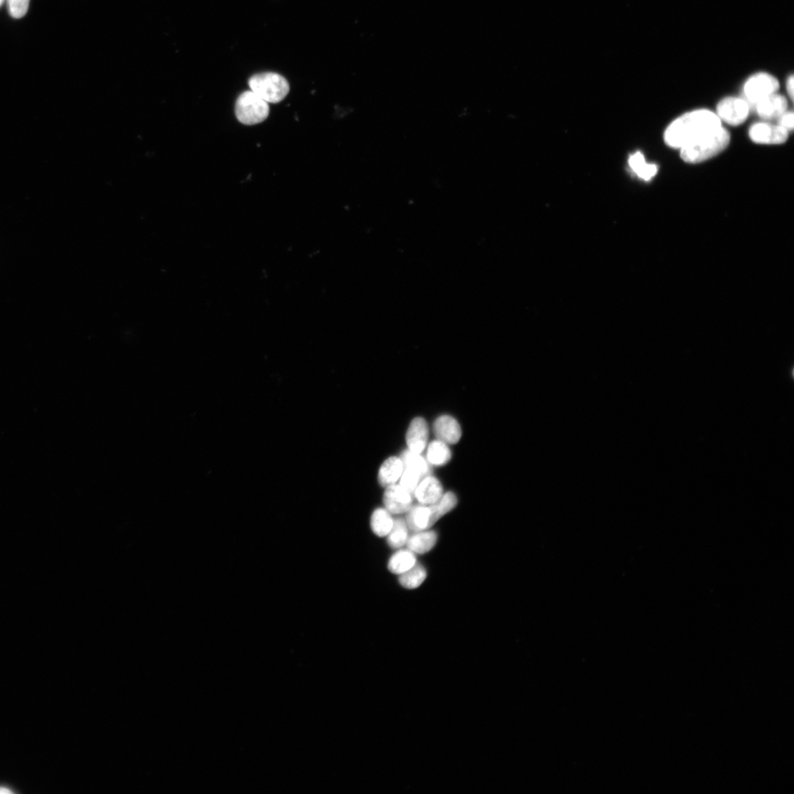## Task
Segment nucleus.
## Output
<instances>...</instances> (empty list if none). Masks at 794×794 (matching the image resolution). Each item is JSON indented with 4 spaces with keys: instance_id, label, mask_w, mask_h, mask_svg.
Segmentation results:
<instances>
[{
    "instance_id": "obj_20",
    "label": "nucleus",
    "mask_w": 794,
    "mask_h": 794,
    "mask_svg": "<svg viewBox=\"0 0 794 794\" xmlns=\"http://www.w3.org/2000/svg\"><path fill=\"white\" fill-rule=\"evenodd\" d=\"M394 525L391 513L387 509L378 508L372 513L371 527L372 531L379 537L388 536Z\"/></svg>"
},
{
    "instance_id": "obj_25",
    "label": "nucleus",
    "mask_w": 794,
    "mask_h": 794,
    "mask_svg": "<svg viewBox=\"0 0 794 794\" xmlns=\"http://www.w3.org/2000/svg\"><path fill=\"white\" fill-rule=\"evenodd\" d=\"M8 9L14 19H21L28 11L30 0H7Z\"/></svg>"
},
{
    "instance_id": "obj_22",
    "label": "nucleus",
    "mask_w": 794,
    "mask_h": 794,
    "mask_svg": "<svg viewBox=\"0 0 794 794\" xmlns=\"http://www.w3.org/2000/svg\"><path fill=\"white\" fill-rule=\"evenodd\" d=\"M428 461L433 465L443 466L452 459V452L447 444L437 440L431 442L428 449Z\"/></svg>"
},
{
    "instance_id": "obj_12",
    "label": "nucleus",
    "mask_w": 794,
    "mask_h": 794,
    "mask_svg": "<svg viewBox=\"0 0 794 794\" xmlns=\"http://www.w3.org/2000/svg\"><path fill=\"white\" fill-rule=\"evenodd\" d=\"M428 426L423 418H416L409 428L406 441L409 449L420 454L424 451L428 440Z\"/></svg>"
},
{
    "instance_id": "obj_7",
    "label": "nucleus",
    "mask_w": 794,
    "mask_h": 794,
    "mask_svg": "<svg viewBox=\"0 0 794 794\" xmlns=\"http://www.w3.org/2000/svg\"><path fill=\"white\" fill-rule=\"evenodd\" d=\"M789 132L780 125L759 122L751 126L749 136L751 140L760 144H781L788 138Z\"/></svg>"
},
{
    "instance_id": "obj_14",
    "label": "nucleus",
    "mask_w": 794,
    "mask_h": 794,
    "mask_svg": "<svg viewBox=\"0 0 794 794\" xmlns=\"http://www.w3.org/2000/svg\"><path fill=\"white\" fill-rule=\"evenodd\" d=\"M403 469V463L400 459L397 457L388 459L382 464L378 474V480L381 486L388 487L395 484L401 478Z\"/></svg>"
},
{
    "instance_id": "obj_19",
    "label": "nucleus",
    "mask_w": 794,
    "mask_h": 794,
    "mask_svg": "<svg viewBox=\"0 0 794 794\" xmlns=\"http://www.w3.org/2000/svg\"><path fill=\"white\" fill-rule=\"evenodd\" d=\"M628 163L630 169L645 181H651L658 171L655 165L646 163L644 156L640 152L631 155Z\"/></svg>"
},
{
    "instance_id": "obj_26",
    "label": "nucleus",
    "mask_w": 794,
    "mask_h": 794,
    "mask_svg": "<svg viewBox=\"0 0 794 794\" xmlns=\"http://www.w3.org/2000/svg\"><path fill=\"white\" fill-rule=\"evenodd\" d=\"M793 120V111L786 110L783 115L779 118V125L786 129L788 132H792L794 126Z\"/></svg>"
},
{
    "instance_id": "obj_18",
    "label": "nucleus",
    "mask_w": 794,
    "mask_h": 794,
    "mask_svg": "<svg viewBox=\"0 0 794 794\" xmlns=\"http://www.w3.org/2000/svg\"><path fill=\"white\" fill-rule=\"evenodd\" d=\"M457 504L458 499L456 494L452 492H447L443 494L442 498L437 501L435 504L428 506L431 527L439 521L442 516L455 508Z\"/></svg>"
},
{
    "instance_id": "obj_8",
    "label": "nucleus",
    "mask_w": 794,
    "mask_h": 794,
    "mask_svg": "<svg viewBox=\"0 0 794 794\" xmlns=\"http://www.w3.org/2000/svg\"><path fill=\"white\" fill-rule=\"evenodd\" d=\"M383 502L386 509L393 514L408 513L413 506L412 494L400 485L386 487Z\"/></svg>"
},
{
    "instance_id": "obj_11",
    "label": "nucleus",
    "mask_w": 794,
    "mask_h": 794,
    "mask_svg": "<svg viewBox=\"0 0 794 794\" xmlns=\"http://www.w3.org/2000/svg\"><path fill=\"white\" fill-rule=\"evenodd\" d=\"M414 494L420 504L430 506L442 498L443 487L439 480L428 476L419 482Z\"/></svg>"
},
{
    "instance_id": "obj_9",
    "label": "nucleus",
    "mask_w": 794,
    "mask_h": 794,
    "mask_svg": "<svg viewBox=\"0 0 794 794\" xmlns=\"http://www.w3.org/2000/svg\"><path fill=\"white\" fill-rule=\"evenodd\" d=\"M433 432L437 440L449 444H457L462 435L458 421L447 415L442 416L435 421Z\"/></svg>"
},
{
    "instance_id": "obj_13",
    "label": "nucleus",
    "mask_w": 794,
    "mask_h": 794,
    "mask_svg": "<svg viewBox=\"0 0 794 794\" xmlns=\"http://www.w3.org/2000/svg\"><path fill=\"white\" fill-rule=\"evenodd\" d=\"M437 534L433 530H421L414 532L409 537L408 548L414 553L424 554L429 552L437 542Z\"/></svg>"
},
{
    "instance_id": "obj_23",
    "label": "nucleus",
    "mask_w": 794,
    "mask_h": 794,
    "mask_svg": "<svg viewBox=\"0 0 794 794\" xmlns=\"http://www.w3.org/2000/svg\"><path fill=\"white\" fill-rule=\"evenodd\" d=\"M409 527L406 521L402 518H397L394 521L393 527L388 534V544L392 548H400L407 544L409 539Z\"/></svg>"
},
{
    "instance_id": "obj_1",
    "label": "nucleus",
    "mask_w": 794,
    "mask_h": 794,
    "mask_svg": "<svg viewBox=\"0 0 794 794\" xmlns=\"http://www.w3.org/2000/svg\"><path fill=\"white\" fill-rule=\"evenodd\" d=\"M717 113L700 109L686 113L667 128L664 140L669 147L681 150L716 133L722 127Z\"/></svg>"
},
{
    "instance_id": "obj_2",
    "label": "nucleus",
    "mask_w": 794,
    "mask_h": 794,
    "mask_svg": "<svg viewBox=\"0 0 794 794\" xmlns=\"http://www.w3.org/2000/svg\"><path fill=\"white\" fill-rule=\"evenodd\" d=\"M731 141V134L722 127L712 135L680 150V156L689 164H699L722 153Z\"/></svg>"
},
{
    "instance_id": "obj_16",
    "label": "nucleus",
    "mask_w": 794,
    "mask_h": 794,
    "mask_svg": "<svg viewBox=\"0 0 794 794\" xmlns=\"http://www.w3.org/2000/svg\"><path fill=\"white\" fill-rule=\"evenodd\" d=\"M416 563L414 553L409 549H401L395 553L388 562V570L395 575L407 572Z\"/></svg>"
},
{
    "instance_id": "obj_4",
    "label": "nucleus",
    "mask_w": 794,
    "mask_h": 794,
    "mask_svg": "<svg viewBox=\"0 0 794 794\" xmlns=\"http://www.w3.org/2000/svg\"><path fill=\"white\" fill-rule=\"evenodd\" d=\"M269 115V106L252 91L240 94L236 103V115L238 121L246 125L263 122Z\"/></svg>"
},
{
    "instance_id": "obj_27",
    "label": "nucleus",
    "mask_w": 794,
    "mask_h": 794,
    "mask_svg": "<svg viewBox=\"0 0 794 794\" xmlns=\"http://www.w3.org/2000/svg\"><path fill=\"white\" fill-rule=\"evenodd\" d=\"M793 83H794L793 82V76L791 75L788 78V82H787V91L788 92V94L790 97L791 101L793 100Z\"/></svg>"
},
{
    "instance_id": "obj_21",
    "label": "nucleus",
    "mask_w": 794,
    "mask_h": 794,
    "mask_svg": "<svg viewBox=\"0 0 794 794\" xmlns=\"http://www.w3.org/2000/svg\"><path fill=\"white\" fill-rule=\"evenodd\" d=\"M427 577L425 567L416 563L411 569L400 575V584L405 589H414L419 587Z\"/></svg>"
},
{
    "instance_id": "obj_24",
    "label": "nucleus",
    "mask_w": 794,
    "mask_h": 794,
    "mask_svg": "<svg viewBox=\"0 0 794 794\" xmlns=\"http://www.w3.org/2000/svg\"><path fill=\"white\" fill-rule=\"evenodd\" d=\"M423 480L420 475L409 468L403 469V473L401 475L400 485L412 494H414L419 482Z\"/></svg>"
},
{
    "instance_id": "obj_6",
    "label": "nucleus",
    "mask_w": 794,
    "mask_h": 794,
    "mask_svg": "<svg viewBox=\"0 0 794 794\" xmlns=\"http://www.w3.org/2000/svg\"><path fill=\"white\" fill-rule=\"evenodd\" d=\"M750 110V106L744 99L726 97L718 104L717 115L721 121L737 126L747 120Z\"/></svg>"
},
{
    "instance_id": "obj_17",
    "label": "nucleus",
    "mask_w": 794,
    "mask_h": 794,
    "mask_svg": "<svg viewBox=\"0 0 794 794\" xmlns=\"http://www.w3.org/2000/svg\"><path fill=\"white\" fill-rule=\"evenodd\" d=\"M400 459L404 468H409L416 472L423 480L430 476L431 473L430 466L420 454L410 449L405 450L402 454Z\"/></svg>"
},
{
    "instance_id": "obj_29",
    "label": "nucleus",
    "mask_w": 794,
    "mask_h": 794,
    "mask_svg": "<svg viewBox=\"0 0 794 794\" xmlns=\"http://www.w3.org/2000/svg\"><path fill=\"white\" fill-rule=\"evenodd\" d=\"M4 2H5V0H0V7H1L3 6Z\"/></svg>"
},
{
    "instance_id": "obj_28",
    "label": "nucleus",
    "mask_w": 794,
    "mask_h": 794,
    "mask_svg": "<svg viewBox=\"0 0 794 794\" xmlns=\"http://www.w3.org/2000/svg\"><path fill=\"white\" fill-rule=\"evenodd\" d=\"M2 793H5V794L13 793V791H11V790H9L8 788H0V794H2Z\"/></svg>"
},
{
    "instance_id": "obj_15",
    "label": "nucleus",
    "mask_w": 794,
    "mask_h": 794,
    "mask_svg": "<svg viewBox=\"0 0 794 794\" xmlns=\"http://www.w3.org/2000/svg\"><path fill=\"white\" fill-rule=\"evenodd\" d=\"M406 523L414 532L428 530L431 527L429 506L419 504L412 506L408 512Z\"/></svg>"
},
{
    "instance_id": "obj_5",
    "label": "nucleus",
    "mask_w": 794,
    "mask_h": 794,
    "mask_svg": "<svg viewBox=\"0 0 794 794\" xmlns=\"http://www.w3.org/2000/svg\"><path fill=\"white\" fill-rule=\"evenodd\" d=\"M780 88L779 80L767 73H758L750 77L743 87L745 101L755 106L767 96L776 93Z\"/></svg>"
},
{
    "instance_id": "obj_3",
    "label": "nucleus",
    "mask_w": 794,
    "mask_h": 794,
    "mask_svg": "<svg viewBox=\"0 0 794 794\" xmlns=\"http://www.w3.org/2000/svg\"><path fill=\"white\" fill-rule=\"evenodd\" d=\"M252 92L269 103H278L289 92L286 79L278 73L264 72L253 75L249 79Z\"/></svg>"
},
{
    "instance_id": "obj_10",
    "label": "nucleus",
    "mask_w": 794,
    "mask_h": 794,
    "mask_svg": "<svg viewBox=\"0 0 794 794\" xmlns=\"http://www.w3.org/2000/svg\"><path fill=\"white\" fill-rule=\"evenodd\" d=\"M758 116L764 120L779 119L787 110L788 102L785 96L774 94L760 101L755 106Z\"/></svg>"
}]
</instances>
